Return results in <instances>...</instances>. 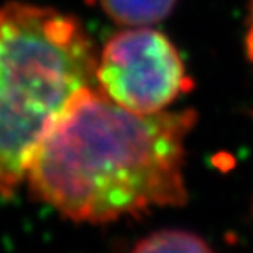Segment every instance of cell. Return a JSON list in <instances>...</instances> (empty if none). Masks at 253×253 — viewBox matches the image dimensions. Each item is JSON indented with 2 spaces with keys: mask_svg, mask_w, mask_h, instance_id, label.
<instances>
[{
  "mask_svg": "<svg viewBox=\"0 0 253 253\" xmlns=\"http://www.w3.org/2000/svg\"><path fill=\"white\" fill-rule=\"evenodd\" d=\"M134 252H211V246L197 234L188 230H158L135 243Z\"/></svg>",
  "mask_w": 253,
  "mask_h": 253,
  "instance_id": "obj_5",
  "label": "cell"
},
{
  "mask_svg": "<svg viewBox=\"0 0 253 253\" xmlns=\"http://www.w3.org/2000/svg\"><path fill=\"white\" fill-rule=\"evenodd\" d=\"M97 84L135 113H160L194 88L178 49L162 32L132 27L109 37L99 55Z\"/></svg>",
  "mask_w": 253,
  "mask_h": 253,
  "instance_id": "obj_3",
  "label": "cell"
},
{
  "mask_svg": "<svg viewBox=\"0 0 253 253\" xmlns=\"http://www.w3.org/2000/svg\"><path fill=\"white\" fill-rule=\"evenodd\" d=\"M90 36L53 7L0 5V194L27 178L30 158L74 95L97 84Z\"/></svg>",
  "mask_w": 253,
  "mask_h": 253,
  "instance_id": "obj_2",
  "label": "cell"
},
{
  "mask_svg": "<svg viewBox=\"0 0 253 253\" xmlns=\"http://www.w3.org/2000/svg\"><path fill=\"white\" fill-rule=\"evenodd\" d=\"M178 0H99L102 11L125 27H148L172 12Z\"/></svg>",
  "mask_w": 253,
  "mask_h": 253,
  "instance_id": "obj_4",
  "label": "cell"
},
{
  "mask_svg": "<svg viewBox=\"0 0 253 253\" xmlns=\"http://www.w3.org/2000/svg\"><path fill=\"white\" fill-rule=\"evenodd\" d=\"M246 55L248 60L253 63V0L250 4V25H248V32H246Z\"/></svg>",
  "mask_w": 253,
  "mask_h": 253,
  "instance_id": "obj_6",
  "label": "cell"
},
{
  "mask_svg": "<svg viewBox=\"0 0 253 253\" xmlns=\"http://www.w3.org/2000/svg\"><path fill=\"white\" fill-rule=\"evenodd\" d=\"M194 109L135 113L88 86L55 120L30 158L32 195L67 220L102 225L181 206Z\"/></svg>",
  "mask_w": 253,
  "mask_h": 253,
  "instance_id": "obj_1",
  "label": "cell"
}]
</instances>
